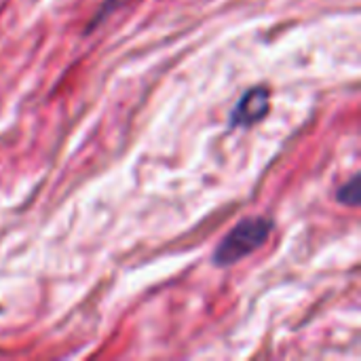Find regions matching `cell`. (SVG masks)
I'll list each match as a JSON object with an SVG mask.
<instances>
[{
	"mask_svg": "<svg viewBox=\"0 0 361 361\" xmlns=\"http://www.w3.org/2000/svg\"><path fill=\"white\" fill-rule=\"evenodd\" d=\"M271 231H273V220H269V218L254 216V218L241 220L218 245V250L214 254V262L218 267H231V264L243 260L245 256L256 252L269 239Z\"/></svg>",
	"mask_w": 361,
	"mask_h": 361,
	"instance_id": "cell-1",
	"label": "cell"
},
{
	"mask_svg": "<svg viewBox=\"0 0 361 361\" xmlns=\"http://www.w3.org/2000/svg\"><path fill=\"white\" fill-rule=\"evenodd\" d=\"M271 93L267 87H252L245 91L231 112L233 127H252L254 123L262 121L269 112Z\"/></svg>",
	"mask_w": 361,
	"mask_h": 361,
	"instance_id": "cell-2",
	"label": "cell"
},
{
	"mask_svg": "<svg viewBox=\"0 0 361 361\" xmlns=\"http://www.w3.org/2000/svg\"><path fill=\"white\" fill-rule=\"evenodd\" d=\"M361 199V190H360V176H353L349 180L347 186H343L338 190V201L345 203V205H351V207H357Z\"/></svg>",
	"mask_w": 361,
	"mask_h": 361,
	"instance_id": "cell-3",
	"label": "cell"
},
{
	"mask_svg": "<svg viewBox=\"0 0 361 361\" xmlns=\"http://www.w3.org/2000/svg\"><path fill=\"white\" fill-rule=\"evenodd\" d=\"M123 2H125V0H106V2H104V8L99 11V15H97V19H95V21H99V19H102L104 15L112 13V11H114V8H116L118 4H123Z\"/></svg>",
	"mask_w": 361,
	"mask_h": 361,
	"instance_id": "cell-4",
	"label": "cell"
}]
</instances>
